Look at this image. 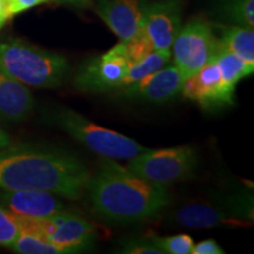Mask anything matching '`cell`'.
I'll use <instances>...</instances> for the list:
<instances>
[{"label":"cell","mask_w":254,"mask_h":254,"mask_svg":"<svg viewBox=\"0 0 254 254\" xmlns=\"http://www.w3.org/2000/svg\"><path fill=\"white\" fill-rule=\"evenodd\" d=\"M131 62L123 41L79 68L74 78L79 91L105 92L122 88Z\"/></svg>","instance_id":"ba28073f"},{"label":"cell","mask_w":254,"mask_h":254,"mask_svg":"<svg viewBox=\"0 0 254 254\" xmlns=\"http://www.w3.org/2000/svg\"><path fill=\"white\" fill-rule=\"evenodd\" d=\"M120 253L127 254H164L159 247L154 245L148 238H138V239L126 240L123 244Z\"/></svg>","instance_id":"603a6c76"},{"label":"cell","mask_w":254,"mask_h":254,"mask_svg":"<svg viewBox=\"0 0 254 254\" xmlns=\"http://www.w3.org/2000/svg\"><path fill=\"white\" fill-rule=\"evenodd\" d=\"M19 234L14 215L0 205V245L9 247Z\"/></svg>","instance_id":"7402d4cb"},{"label":"cell","mask_w":254,"mask_h":254,"mask_svg":"<svg viewBox=\"0 0 254 254\" xmlns=\"http://www.w3.org/2000/svg\"><path fill=\"white\" fill-rule=\"evenodd\" d=\"M186 99L205 109L222 107L233 103L234 90L225 82L215 60L184 80L182 91Z\"/></svg>","instance_id":"9c48e42d"},{"label":"cell","mask_w":254,"mask_h":254,"mask_svg":"<svg viewBox=\"0 0 254 254\" xmlns=\"http://www.w3.org/2000/svg\"><path fill=\"white\" fill-rule=\"evenodd\" d=\"M51 119L59 128L104 158L132 159L147 150L128 136L95 125L71 109H57Z\"/></svg>","instance_id":"277c9868"},{"label":"cell","mask_w":254,"mask_h":254,"mask_svg":"<svg viewBox=\"0 0 254 254\" xmlns=\"http://www.w3.org/2000/svg\"><path fill=\"white\" fill-rule=\"evenodd\" d=\"M214 60L220 69L225 82L233 90H236L237 84L240 80L253 74L254 66L245 63L239 57L233 55L230 51L224 50L222 47Z\"/></svg>","instance_id":"e0dca14e"},{"label":"cell","mask_w":254,"mask_h":254,"mask_svg":"<svg viewBox=\"0 0 254 254\" xmlns=\"http://www.w3.org/2000/svg\"><path fill=\"white\" fill-rule=\"evenodd\" d=\"M33 107V97L26 85L0 69V118L23 122Z\"/></svg>","instance_id":"5bb4252c"},{"label":"cell","mask_w":254,"mask_h":254,"mask_svg":"<svg viewBox=\"0 0 254 254\" xmlns=\"http://www.w3.org/2000/svg\"><path fill=\"white\" fill-rule=\"evenodd\" d=\"M9 249L21 254H67L65 250L51 241L23 230H19L18 237Z\"/></svg>","instance_id":"d6986e66"},{"label":"cell","mask_w":254,"mask_h":254,"mask_svg":"<svg viewBox=\"0 0 254 254\" xmlns=\"http://www.w3.org/2000/svg\"><path fill=\"white\" fill-rule=\"evenodd\" d=\"M86 190L98 214L124 224L153 217L170 200L165 185L136 176L111 158L101 159Z\"/></svg>","instance_id":"7a4b0ae2"},{"label":"cell","mask_w":254,"mask_h":254,"mask_svg":"<svg viewBox=\"0 0 254 254\" xmlns=\"http://www.w3.org/2000/svg\"><path fill=\"white\" fill-rule=\"evenodd\" d=\"M14 215L19 230L36 234L62 247L69 253H79L90 249L95 238L91 224L69 212H60L47 218H30Z\"/></svg>","instance_id":"5b68a950"},{"label":"cell","mask_w":254,"mask_h":254,"mask_svg":"<svg viewBox=\"0 0 254 254\" xmlns=\"http://www.w3.org/2000/svg\"><path fill=\"white\" fill-rule=\"evenodd\" d=\"M148 239L164 253L170 254H190L194 246V240L187 234H177L170 237L151 236Z\"/></svg>","instance_id":"44dd1931"},{"label":"cell","mask_w":254,"mask_h":254,"mask_svg":"<svg viewBox=\"0 0 254 254\" xmlns=\"http://www.w3.org/2000/svg\"><path fill=\"white\" fill-rule=\"evenodd\" d=\"M221 37L219 38L224 50L239 57L244 62L254 66V31L251 27L231 25L219 26Z\"/></svg>","instance_id":"2e32d148"},{"label":"cell","mask_w":254,"mask_h":254,"mask_svg":"<svg viewBox=\"0 0 254 254\" xmlns=\"http://www.w3.org/2000/svg\"><path fill=\"white\" fill-rule=\"evenodd\" d=\"M91 174L75 155L44 146H7L0 151V189L45 190L78 200Z\"/></svg>","instance_id":"6da1fadb"},{"label":"cell","mask_w":254,"mask_h":254,"mask_svg":"<svg viewBox=\"0 0 254 254\" xmlns=\"http://www.w3.org/2000/svg\"><path fill=\"white\" fill-rule=\"evenodd\" d=\"M174 222L190 228H212L221 226H241L243 220L230 211L208 204L194 202L179 208L173 217Z\"/></svg>","instance_id":"9a60e30c"},{"label":"cell","mask_w":254,"mask_h":254,"mask_svg":"<svg viewBox=\"0 0 254 254\" xmlns=\"http://www.w3.org/2000/svg\"><path fill=\"white\" fill-rule=\"evenodd\" d=\"M170 59L171 50L152 51L148 55L139 59L138 62L131 64L123 87L134 84V82L141 80V79L146 78L152 73L159 71V69L167 65Z\"/></svg>","instance_id":"ac0fdd59"},{"label":"cell","mask_w":254,"mask_h":254,"mask_svg":"<svg viewBox=\"0 0 254 254\" xmlns=\"http://www.w3.org/2000/svg\"><path fill=\"white\" fill-rule=\"evenodd\" d=\"M0 205L12 214L30 218H47L66 207L53 193L45 190H0Z\"/></svg>","instance_id":"7c38bea8"},{"label":"cell","mask_w":254,"mask_h":254,"mask_svg":"<svg viewBox=\"0 0 254 254\" xmlns=\"http://www.w3.org/2000/svg\"><path fill=\"white\" fill-rule=\"evenodd\" d=\"M171 49L173 65L186 79L213 62L221 50V45L207 21L193 19L180 27Z\"/></svg>","instance_id":"8992f818"},{"label":"cell","mask_w":254,"mask_h":254,"mask_svg":"<svg viewBox=\"0 0 254 254\" xmlns=\"http://www.w3.org/2000/svg\"><path fill=\"white\" fill-rule=\"evenodd\" d=\"M183 74L176 65L167 66L152 73L134 84L123 87L126 95L152 103H165L182 91Z\"/></svg>","instance_id":"4fadbf2b"},{"label":"cell","mask_w":254,"mask_h":254,"mask_svg":"<svg viewBox=\"0 0 254 254\" xmlns=\"http://www.w3.org/2000/svg\"><path fill=\"white\" fill-rule=\"evenodd\" d=\"M11 18L12 17L9 15V12H8L7 1H6V0H0V19L7 21L8 19Z\"/></svg>","instance_id":"4316f807"},{"label":"cell","mask_w":254,"mask_h":254,"mask_svg":"<svg viewBox=\"0 0 254 254\" xmlns=\"http://www.w3.org/2000/svg\"><path fill=\"white\" fill-rule=\"evenodd\" d=\"M5 24H6V21H5V20H2V19H0V28H1L2 26H4Z\"/></svg>","instance_id":"f1b7e54d"},{"label":"cell","mask_w":254,"mask_h":254,"mask_svg":"<svg viewBox=\"0 0 254 254\" xmlns=\"http://www.w3.org/2000/svg\"><path fill=\"white\" fill-rule=\"evenodd\" d=\"M182 9L180 0H164L148 5L140 31L153 51L171 50L182 27Z\"/></svg>","instance_id":"30bf717a"},{"label":"cell","mask_w":254,"mask_h":254,"mask_svg":"<svg viewBox=\"0 0 254 254\" xmlns=\"http://www.w3.org/2000/svg\"><path fill=\"white\" fill-rule=\"evenodd\" d=\"M9 144H11V139H9L8 134L0 128V151H2L4 148L7 147Z\"/></svg>","instance_id":"83f0119b"},{"label":"cell","mask_w":254,"mask_h":254,"mask_svg":"<svg viewBox=\"0 0 254 254\" xmlns=\"http://www.w3.org/2000/svg\"><path fill=\"white\" fill-rule=\"evenodd\" d=\"M0 69L26 86L52 88L63 84L69 66L58 53L12 39L0 43Z\"/></svg>","instance_id":"3957f363"},{"label":"cell","mask_w":254,"mask_h":254,"mask_svg":"<svg viewBox=\"0 0 254 254\" xmlns=\"http://www.w3.org/2000/svg\"><path fill=\"white\" fill-rule=\"evenodd\" d=\"M146 0H97V11L123 43L134 37L147 11Z\"/></svg>","instance_id":"8fae6325"},{"label":"cell","mask_w":254,"mask_h":254,"mask_svg":"<svg viewBox=\"0 0 254 254\" xmlns=\"http://www.w3.org/2000/svg\"><path fill=\"white\" fill-rule=\"evenodd\" d=\"M8 5V12L11 17L21 13L28 8L36 7L38 5L51 2V0H6Z\"/></svg>","instance_id":"cb8c5ba5"},{"label":"cell","mask_w":254,"mask_h":254,"mask_svg":"<svg viewBox=\"0 0 254 254\" xmlns=\"http://www.w3.org/2000/svg\"><path fill=\"white\" fill-rule=\"evenodd\" d=\"M196 165V153L190 146L146 150L129 161L128 168L136 176L165 185L185 179Z\"/></svg>","instance_id":"52a82bcc"},{"label":"cell","mask_w":254,"mask_h":254,"mask_svg":"<svg viewBox=\"0 0 254 254\" xmlns=\"http://www.w3.org/2000/svg\"><path fill=\"white\" fill-rule=\"evenodd\" d=\"M192 254H222L225 251L218 245V243L213 239H206L200 241L199 244L193 246Z\"/></svg>","instance_id":"d4e9b609"},{"label":"cell","mask_w":254,"mask_h":254,"mask_svg":"<svg viewBox=\"0 0 254 254\" xmlns=\"http://www.w3.org/2000/svg\"><path fill=\"white\" fill-rule=\"evenodd\" d=\"M222 14L239 26L253 28L254 0H225Z\"/></svg>","instance_id":"ffe728a7"},{"label":"cell","mask_w":254,"mask_h":254,"mask_svg":"<svg viewBox=\"0 0 254 254\" xmlns=\"http://www.w3.org/2000/svg\"><path fill=\"white\" fill-rule=\"evenodd\" d=\"M51 2H58V4L68 5L80 9L88 8L93 5V0H51Z\"/></svg>","instance_id":"484cf974"}]
</instances>
